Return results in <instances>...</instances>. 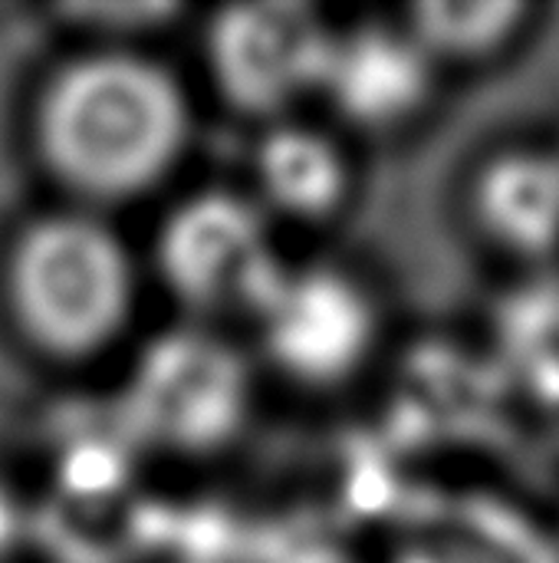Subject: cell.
Masks as SVG:
<instances>
[{
	"instance_id": "cell-1",
	"label": "cell",
	"mask_w": 559,
	"mask_h": 563,
	"mask_svg": "<svg viewBox=\"0 0 559 563\" xmlns=\"http://www.w3.org/2000/svg\"><path fill=\"white\" fill-rule=\"evenodd\" d=\"M194 106L181 76L138 43H86L53 63L26 109V145L63 205L109 214L185 165Z\"/></svg>"
},
{
	"instance_id": "cell-2",
	"label": "cell",
	"mask_w": 559,
	"mask_h": 563,
	"mask_svg": "<svg viewBox=\"0 0 559 563\" xmlns=\"http://www.w3.org/2000/svg\"><path fill=\"white\" fill-rule=\"evenodd\" d=\"M142 267L109 214L53 205L20 221L0 251V313L40 363L79 369L132 330Z\"/></svg>"
},
{
	"instance_id": "cell-3",
	"label": "cell",
	"mask_w": 559,
	"mask_h": 563,
	"mask_svg": "<svg viewBox=\"0 0 559 563\" xmlns=\"http://www.w3.org/2000/svg\"><path fill=\"white\" fill-rule=\"evenodd\" d=\"M290 261L277 224L247 188H201L178 198L152 241V277L181 320L224 330L254 323Z\"/></svg>"
},
{
	"instance_id": "cell-4",
	"label": "cell",
	"mask_w": 559,
	"mask_h": 563,
	"mask_svg": "<svg viewBox=\"0 0 559 563\" xmlns=\"http://www.w3.org/2000/svg\"><path fill=\"white\" fill-rule=\"evenodd\" d=\"M128 422L155 452L211 459L231 449L254 412V366L224 330L181 320L135 360Z\"/></svg>"
},
{
	"instance_id": "cell-5",
	"label": "cell",
	"mask_w": 559,
	"mask_h": 563,
	"mask_svg": "<svg viewBox=\"0 0 559 563\" xmlns=\"http://www.w3.org/2000/svg\"><path fill=\"white\" fill-rule=\"evenodd\" d=\"M260 363L287 386L329 396L379 356L385 310L376 287L336 261L290 264L254 317Z\"/></svg>"
},
{
	"instance_id": "cell-6",
	"label": "cell",
	"mask_w": 559,
	"mask_h": 563,
	"mask_svg": "<svg viewBox=\"0 0 559 563\" xmlns=\"http://www.w3.org/2000/svg\"><path fill=\"white\" fill-rule=\"evenodd\" d=\"M336 26L310 3H234L201 26L204 73L214 96L264 125L320 102Z\"/></svg>"
},
{
	"instance_id": "cell-7",
	"label": "cell",
	"mask_w": 559,
	"mask_h": 563,
	"mask_svg": "<svg viewBox=\"0 0 559 563\" xmlns=\"http://www.w3.org/2000/svg\"><path fill=\"white\" fill-rule=\"evenodd\" d=\"M445 73L402 16L336 26L320 106L346 139H395L418 129Z\"/></svg>"
},
{
	"instance_id": "cell-8",
	"label": "cell",
	"mask_w": 559,
	"mask_h": 563,
	"mask_svg": "<svg viewBox=\"0 0 559 563\" xmlns=\"http://www.w3.org/2000/svg\"><path fill=\"white\" fill-rule=\"evenodd\" d=\"M458 211L468 238L501 267L559 261V142L504 139L465 172Z\"/></svg>"
},
{
	"instance_id": "cell-9",
	"label": "cell",
	"mask_w": 559,
	"mask_h": 563,
	"mask_svg": "<svg viewBox=\"0 0 559 563\" xmlns=\"http://www.w3.org/2000/svg\"><path fill=\"white\" fill-rule=\"evenodd\" d=\"M247 172L250 198L277 228L336 224L359 191L353 139L336 125L313 122L306 115L264 125Z\"/></svg>"
},
{
	"instance_id": "cell-10",
	"label": "cell",
	"mask_w": 559,
	"mask_h": 563,
	"mask_svg": "<svg viewBox=\"0 0 559 563\" xmlns=\"http://www.w3.org/2000/svg\"><path fill=\"white\" fill-rule=\"evenodd\" d=\"M540 7L517 0L412 3L399 16L445 76L484 73L514 56L537 30Z\"/></svg>"
}]
</instances>
